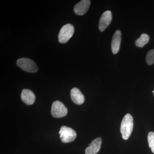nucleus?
Masks as SVG:
<instances>
[{"label":"nucleus","instance_id":"6e6552de","mask_svg":"<svg viewBox=\"0 0 154 154\" xmlns=\"http://www.w3.org/2000/svg\"><path fill=\"white\" fill-rule=\"evenodd\" d=\"M102 140L100 137H98L92 141L91 144L86 149V154H96L100 150L101 148Z\"/></svg>","mask_w":154,"mask_h":154},{"label":"nucleus","instance_id":"2eb2a0df","mask_svg":"<svg viewBox=\"0 0 154 154\" xmlns=\"http://www.w3.org/2000/svg\"><path fill=\"white\" fill-rule=\"evenodd\" d=\"M152 93H153V94H154V91H152Z\"/></svg>","mask_w":154,"mask_h":154},{"label":"nucleus","instance_id":"f8f14e48","mask_svg":"<svg viewBox=\"0 0 154 154\" xmlns=\"http://www.w3.org/2000/svg\"><path fill=\"white\" fill-rule=\"evenodd\" d=\"M149 40V35L146 33H143L141 35L140 38L137 39L135 42L136 45L140 48L143 47L148 43Z\"/></svg>","mask_w":154,"mask_h":154},{"label":"nucleus","instance_id":"ddd939ff","mask_svg":"<svg viewBox=\"0 0 154 154\" xmlns=\"http://www.w3.org/2000/svg\"><path fill=\"white\" fill-rule=\"evenodd\" d=\"M146 62L148 65H152L154 63V49L151 50L147 53Z\"/></svg>","mask_w":154,"mask_h":154},{"label":"nucleus","instance_id":"9d476101","mask_svg":"<svg viewBox=\"0 0 154 154\" xmlns=\"http://www.w3.org/2000/svg\"><path fill=\"white\" fill-rule=\"evenodd\" d=\"M70 96L72 101L77 105H82L85 102V96L78 88H75L72 89Z\"/></svg>","mask_w":154,"mask_h":154},{"label":"nucleus","instance_id":"f03ea898","mask_svg":"<svg viewBox=\"0 0 154 154\" xmlns=\"http://www.w3.org/2000/svg\"><path fill=\"white\" fill-rule=\"evenodd\" d=\"M17 64L23 70L28 72L34 73L37 72L38 66L33 61L27 58H21L17 60Z\"/></svg>","mask_w":154,"mask_h":154},{"label":"nucleus","instance_id":"423d86ee","mask_svg":"<svg viewBox=\"0 0 154 154\" xmlns=\"http://www.w3.org/2000/svg\"><path fill=\"white\" fill-rule=\"evenodd\" d=\"M112 16L111 11H107L104 12L99 19V28L103 32L110 25L112 21Z\"/></svg>","mask_w":154,"mask_h":154},{"label":"nucleus","instance_id":"39448f33","mask_svg":"<svg viewBox=\"0 0 154 154\" xmlns=\"http://www.w3.org/2000/svg\"><path fill=\"white\" fill-rule=\"evenodd\" d=\"M68 110L63 103L59 101H56L52 103L51 113L55 118H61L67 114Z\"/></svg>","mask_w":154,"mask_h":154},{"label":"nucleus","instance_id":"4468645a","mask_svg":"<svg viewBox=\"0 0 154 154\" xmlns=\"http://www.w3.org/2000/svg\"><path fill=\"white\" fill-rule=\"evenodd\" d=\"M148 141L149 147L151 149L152 151L154 153V132L149 133L148 135Z\"/></svg>","mask_w":154,"mask_h":154},{"label":"nucleus","instance_id":"f257e3e1","mask_svg":"<svg viewBox=\"0 0 154 154\" xmlns=\"http://www.w3.org/2000/svg\"><path fill=\"white\" fill-rule=\"evenodd\" d=\"M133 118L129 113L126 114L122 121L120 132L123 139H128L131 134L133 128Z\"/></svg>","mask_w":154,"mask_h":154},{"label":"nucleus","instance_id":"0eeeda50","mask_svg":"<svg viewBox=\"0 0 154 154\" xmlns=\"http://www.w3.org/2000/svg\"><path fill=\"white\" fill-rule=\"evenodd\" d=\"M91 5L90 0H82L77 3L74 8L75 14L79 16H83L88 12Z\"/></svg>","mask_w":154,"mask_h":154},{"label":"nucleus","instance_id":"9b49d317","mask_svg":"<svg viewBox=\"0 0 154 154\" xmlns=\"http://www.w3.org/2000/svg\"><path fill=\"white\" fill-rule=\"evenodd\" d=\"M21 97L22 101L28 105L33 104L36 99L33 92L30 90L26 89L22 90Z\"/></svg>","mask_w":154,"mask_h":154},{"label":"nucleus","instance_id":"1a4fd4ad","mask_svg":"<svg viewBox=\"0 0 154 154\" xmlns=\"http://www.w3.org/2000/svg\"><path fill=\"white\" fill-rule=\"evenodd\" d=\"M121 32L117 30L113 34L111 42V49L113 54H116L119 51L121 42Z\"/></svg>","mask_w":154,"mask_h":154},{"label":"nucleus","instance_id":"7ed1b4c3","mask_svg":"<svg viewBox=\"0 0 154 154\" xmlns=\"http://www.w3.org/2000/svg\"><path fill=\"white\" fill-rule=\"evenodd\" d=\"M74 33V27L70 24H67L61 28L58 35L59 42L60 43H66L71 38Z\"/></svg>","mask_w":154,"mask_h":154},{"label":"nucleus","instance_id":"20e7f679","mask_svg":"<svg viewBox=\"0 0 154 154\" xmlns=\"http://www.w3.org/2000/svg\"><path fill=\"white\" fill-rule=\"evenodd\" d=\"M61 140L64 143H68L73 141L77 137L76 133L71 128L62 126L60 128L59 132Z\"/></svg>","mask_w":154,"mask_h":154}]
</instances>
